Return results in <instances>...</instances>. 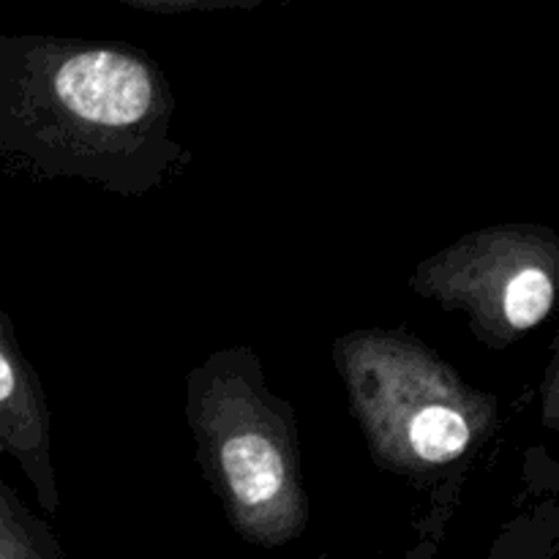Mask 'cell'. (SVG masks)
Here are the masks:
<instances>
[{
	"instance_id": "3957f363",
	"label": "cell",
	"mask_w": 559,
	"mask_h": 559,
	"mask_svg": "<svg viewBox=\"0 0 559 559\" xmlns=\"http://www.w3.org/2000/svg\"><path fill=\"white\" fill-rule=\"evenodd\" d=\"M469 440H473V429L467 418L445 404L420 409L409 424V445L429 464L453 462L467 451Z\"/></svg>"
},
{
	"instance_id": "6da1fadb",
	"label": "cell",
	"mask_w": 559,
	"mask_h": 559,
	"mask_svg": "<svg viewBox=\"0 0 559 559\" xmlns=\"http://www.w3.org/2000/svg\"><path fill=\"white\" fill-rule=\"evenodd\" d=\"M60 102L98 126H131L151 107V76L126 55L93 49L66 60L55 76Z\"/></svg>"
},
{
	"instance_id": "277c9868",
	"label": "cell",
	"mask_w": 559,
	"mask_h": 559,
	"mask_svg": "<svg viewBox=\"0 0 559 559\" xmlns=\"http://www.w3.org/2000/svg\"><path fill=\"white\" fill-rule=\"evenodd\" d=\"M546 415L555 426H559V347L555 366L549 371V388H546Z\"/></svg>"
},
{
	"instance_id": "7a4b0ae2",
	"label": "cell",
	"mask_w": 559,
	"mask_h": 559,
	"mask_svg": "<svg viewBox=\"0 0 559 559\" xmlns=\"http://www.w3.org/2000/svg\"><path fill=\"white\" fill-rule=\"evenodd\" d=\"M222 467L233 495L251 508L271 502L284 484L282 453L260 435L233 437L222 448Z\"/></svg>"
}]
</instances>
